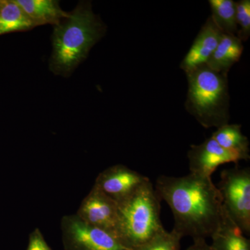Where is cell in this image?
I'll return each instance as SVG.
<instances>
[{"instance_id": "cell-1", "label": "cell", "mask_w": 250, "mask_h": 250, "mask_svg": "<svg viewBox=\"0 0 250 250\" xmlns=\"http://www.w3.org/2000/svg\"><path fill=\"white\" fill-rule=\"evenodd\" d=\"M155 190L172 210L174 231L193 241L210 238L224 214L223 200L211 177L190 173L184 177L160 176Z\"/></svg>"}, {"instance_id": "cell-2", "label": "cell", "mask_w": 250, "mask_h": 250, "mask_svg": "<svg viewBox=\"0 0 250 250\" xmlns=\"http://www.w3.org/2000/svg\"><path fill=\"white\" fill-rule=\"evenodd\" d=\"M105 30L106 27L94 14L90 3L80 2L67 18L54 26L50 70L62 76L70 75L86 59Z\"/></svg>"}, {"instance_id": "cell-3", "label": "cell", "mask_w": 250, "mask_h": 250, "mask_svg": "<svg viewBox=\"0 0 250 250\" xmlns=\"http://www.w3.org/2000/svg\"><path fill=\"white\" fill-rule=\"evenodd\" d=\"M188 93L186 110L203 127H220L229 124L230 95L228 77L207 65L186 73Z\"/></svg>"}, {"instance_id": "cell-4", "label": "cell", "mask_w": 250, "mask_h": 250, "mask_svg": "<svg viewBox=\"0 0 250 250\" xmlns=\"http://www.w3.org/2000/svg\"><path fill=\"white\" fill-rule=\"evenodd\" d=\"M161 201L148 180L118 204L117 238L123 246L134 250L165 229L160 219Z\"/></svg>"}, {"instance_id": "cell-5", "label": "cell", "mask_w": 250, "mask_h": 250, "mask_svg": "<svg viewBox=\"0 0 250 250\" xmlns=\"http://www.w3.org/2000/svg\"><path fill=\"white\" fill-rule=\"evenodd\" d=\"M224 209L244 234L250 233V170L227 169L221 172L218 187Z\"/></svg>"}, {"instance_id": "cell-6", "label": "cell", "mask_w": 250, "mask_h": 250, "mask_svg": "<svg viewBox=\"0 0 250 250\" xmlns=\"http://www.w3.org/2000/svg\"><path fill=\"white\" fill-rule=\"evenodd\" d=\"M61 229L65 250H130L111 233L85 223L77 214L62 217Z\"/></svg>"}, {"instance_id": "cell-7", "label": "cell", "mask_w": 250, "mask_h": 250, "mask_svg": "<svg viewBox=\"0 0 250 250\" xmlns=\"http://www.w3.org/2000/svg\"><path fill=\"white\" fill-rule=\"evenodd\" d=\"M76 214L85 223L101 229L117 238L118 204L95 185L81 203Z\"/></svg>"}, {"instance_id": "cell-8", "label": "cell", "mask_w": 250, "mask_h": 250, "mask_svg": "<svg viewBox=\"0 0 250 250\" xmlns=\"http://www.w3.org/2000/svg\"><path fill=\"white\" fill-rule=\"evenodd\" d=\"M148 180L149 179L147 177L119 164L100 172L95 186L118 205L131 196Z\"/></svg>"}, {"instance_id": "cell-9", "label": "cell", "mask_w": 250, "mask_h": 250, "mask_svg": "<svg viewBox=\"0 0 250 250\" xmlns=\"http://www.w3.org/2000/svg\"><path fill=\"white\" fill-rule=\"evenodd\" d=\"M190 173L210 177L218 166L227 163L245 160L241 154L222 147L213 138L197 146H190L188 152Z\"/></svg>"}, {"instance_id": "cell-10", "label": "cell", "mask_w": 250, "mask_h": 250, "mask_svg": "<svg viewBox=\"0 0 250 250\" xmlns=\"http://www.w3.org/2000/svg\"><path fill=\"white\" fill-rule=\"evenodd\" d=\"M223 33L209 16L192 42L191 47L180 63L185 73L207 65L216 49Z\"/></svg>"}, {"instance_id": "cell-11", "label": "cell", "mask_w": 250, "mask_h": 250, "mask_svg": "<svg viewBox=\"0 0 250 250\" xmlns=\"http://www.w3.org/2000/svg\"><path fill=\"white\" fill-rule=\"evenodd\" d=\"M243 49V42L236 36L223 34L207 62V67L217 73L228 77L231 67L241 59Z\"/></svg>"}, {"instance_id": "cell-12", "label": "cell", "mask_w": 250, "mask_h": 250, "mask_svg": "<svg viewBox=\"0 0 250 250\" xmlns=\"http://www.w3.org/2000/svg\"><path fill=\"white\" fill-rule=\"evenodd\" d=\"M28 17L30 18L34 26L52 24L57 25L68 16L55 0H15Z\"/></svg>"}, {"instance_id": "cell-13", "label": "cell", "mask_w": 250, "mask_h": 250, "mask_svg": "<svg viewBox=\"0 0 250 250\" xmlns=\"http://www.w3.org/2000/svg\"><path fill=\"white\" fill-rule=\"evenodd\" d=\"M215 250H250V241L224 209L223 220L210 237Z\"/></svg>"}, {"instance_id": "cell-14", "label": "cell", "mask_w": 250, "mask_h": 250, "mask_svg": "<svg viewBox=\"0 0 250 250\" xmlns=\"http://www.w3.org/2000/svg\"><path fill=\"white\" fill-rule=\"evenodd\" d=\"M34 27L30 18L15 0H0V35Z\"/></svg>"}, {"instance_id": "cell-15", "label": "cell", "mask_w": 250, "mask_h": 250, "mask_svg": "<svg viewBox=\"0 0 250 250\" xmlns=\"http://www.w3.org/2000/svg\"><path fill=\"white\" fill-rule=\"evenodd\" d=\"M211 138L222 147L241 154L246 161L250 159L249 141L243 134L241 125L227 124L218 128Z\"/></svg>"}, {"instance_id": "cell-16", "label": "cell", "mask_w": 250, "mask_h": 250, "mask_svg": "<svg viewBox=\"0 0 250 250\" xmlns=\"http://www.w3.org/2000/svg\"><path fill=\"white\" fill-rule=\"evenodd\" d=\"M211 17L223 34L236 36L238 28L236 21V3L233 0H209Z\"/></svg>"}, {"instance_id": "cell-17", "label": "cell", "mask_w": 250, "mask_h": 250, "mask_svg": "<svg viewBox=\"0 0 250 250\" xmlns=\"http://www.w3.org/2000/svg\"><path fill=\"white\" fill-rule=\"evenodd\" d=\"M182 238V236L173 229L170 232L164 229L134 250H179Z\"/></svg>"}, {"instance_id": "cell-18", "label": "cell", "mask_w": 250, "mask_h": 250, "mask_svg": "<svg viewBox=\"0 0 250 250\" xmlns=\"http://www.w3.org/2000/svg\"><path fill=\"white\" fill-rule=\"evenodd\" d=\"M235 3L238 28L236 36L242 42H245L250 36V1L241 0Z\"/></svg>"}, {"instance_id": "cell-19", "label": "cell", "mask_w": 250, "mask_h": 250, "mask_svg": "<svg viewBox=\"0 0 250 250\" xmlns=\"http://www.w3.org/2000/svg\"><path fill=\"white\" fill-rule=\"evenodd\" d=\"M26 250H53L47 244L43 235L39 228H36L29 234V241Z\"/></svg>"}, {"instance_id": "cell-20", "label": "cell", "mask_w": 250, "mask_h": 250, "mask_svg": "<svg viewBox=\"0 0 250 250\" xmlns=\"http://www.w3.org/2000/svg\"><path fill=\"white\" fill-rule=\"evenodd\" d=\"M193 241V244L187 250H215L210 245L207 244L205 239H197Z\"/></svg>"}]
</instances>
